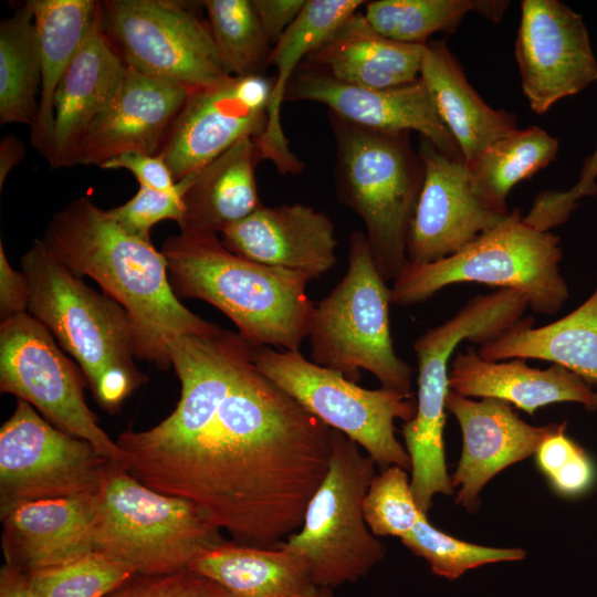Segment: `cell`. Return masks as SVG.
Segmentation results:
<instances>
[{
    "label": "cell",
    "instance_id": "6da1fadb",
    "mask_svg": "<svg viewBox=\"0 0 597 597\" xmlns=\"http://www.w3.org/2000/svg\"><path fill=\"white\" fill-rule=\"evenodd\" d=\"M332 431L253 364L196 434L126 455L123 467L196 503L232 542L279 547L302 527L327 473Z\"/></svg>",
    "mask_w": 597,
    "mask_h": 597
},
{
    "label": "cell",
    "instance_id": "7a4b0ae2",
    "mask_svg": "<svg viewBox=\"0 0 597 597\" xmlns=\"http://www.w3.org/2000/svg\"><path fill=\"white\" fill-rule=\"evenodd\" d=\"M41 240L72 273L92 277L125 308L134 325L139 359L168 369L169 345L175 338L212 336L222 329L180 303L169 282L166 259L150 240L126 232L85 196L57 211Z\"/></svg>",
    "mask_w": 597,
    "mask_h": 597
},
{
    "label": "cell",
    "instance_id": "3957f363",
    "mask_svg": "<svg viewBox=\"0 0 597 597\" xmlns=\"http://www.w3.org/2000/svg\"><path fill=\"white\" fill-rule=\"evenodd\" d=\"M176 296L213 305L252 346L300 352L315 304L306 274L268 266L229 251L213 233L171 235L161 248Z\"/></svg>",
    "mask_w": 597,
    "mask_h": 597
},
{
    "label": "cell",
    "instance_id": "277c9868",
    "mask_svg": "<svg viewBox=\"0 0 597 597\" xmlns=\"http://www.w3.org/2000/svg\"><path fill=\"white\" fill-rule=\"evenodd\" d=\"M21 271L29 283V313L77 360L100 407L118 412L147 381L134 363L136 335L128 313L72 273L41 239L22 255Z\"/></svg>",
    "mask_w": 597,
    "mask_h": 597
},
{
    "label": "cell",
    "instance_id": "5b68a950",
    "mask_svg": "<svg viewBox=\"0 0 597 597\" xmlns=\"http://www.w3.org/2000/svg\"><path fill=\"white\" fill-rule=\"evenodd\" d=\"M336 143L339 201L365 226L375 265L394 281L407 262V237L425 179L410 133L362 128L328 114Z\"/></svg>",
    "mask_w": 597,
    "mask_h": 597
},
{
    "label": "cell",
    "instance_id": "8992f818",
    "mask_svg": "<svg viewBox=\"0 0 597 597\" xmlns=\"http://www.w3.org/2000/svg\"><path fill=\"white\" fill-rule=\"evenodd\" d=\"M562 258L559 238L528 226L515 209L450 256L429 263L407 261L392 281L391 302L410 306L448 285L474 282L521 292L534 313L553 315L569 297Z\"/></svg>",
    "mask_w": 597,
    "mask_h": 597
},
{
    "label": "cell",
    "instance_id": "52a82bcc",
    "mask_svg": "<svg viewBox=\"0 0 597 597\" xmlns=\"http://www.w3.org/2000/svg\"><path fill=\"white\" fill-rule=\"evenodd\" d=\"M190 500L158 492L116 464L93 496L94 549L135 575L189 570L203 552L226 542Z\"/></svg>",
    "mask_w": 597,
    "mask_h": 597
},
{
    "label": "cell",
    "instance_id": "ba28073f",
    "mask_svg": "<svg viewBox=\"0 0 597 597\" xmlns=\"http://www.w3.org/2000/svg\"><path fill=\"white\" fill-rule=\"evenodd\" d=\"M526 308L525 295L514 290L476 295L413 343L418 362L416 413L404 423L401 433L411 461L412 495L425 514L434 495L454 491L443 444L450 357L463 341L482 345L496 338L523 318Z\"/></svg>",
    "mask_w": 597,
    "mask_h": 597
},
{
    "label": "cell",
    "instance_id": "9c48e42d",
    "mask_svg": "<svg viewBox=\"0 0 597 597\" xmlns=\"http://www.w3.org/2000/svg\"><path fill=\"white\" fill-rule=\"evenodd\" d=\"M391 289L379 274L366 234L349 235L348 266L331 293L315 305L308 336L311 360L357 383L360 370L381 387L412 397V369L394 348Z\"/></svg>",
    "mask_w": 597,
    "mask_h": 597
},
{
    "label": "cell",
    "instance_id": "30bf717a",
    "mask_svg": "<svg viewBox=\"0 0 597 597\" xmlns=\"http://www.w3.org/2000/svg\"><path fill=\"white\" fill-rule=\"evenodd\" d=\"M375 464L356 442L333 429L327 473L306 507L302 527L280 545L307 562L320 588L357 582L386 554L363 512Z\"/></svg>",
    "mask_w": 597,
    "mask_h": 597
},
{
    "label": "cell",
    "instance_id": "8fae6325",
    "mask_svg": "<svg viewBox=\"0 0 597 597\" xmlns=\"http://www.w3.org/2000/svg\"><path fill=\"white\" fill-rule=\"evenodd\" d=\"M252 362L310 413L356 442L383 470L411 469L410 457L395 436L396 419L408 422L415 417L411 398L384 387L363 388L300 352L253 346Z\"/></svg>",
    "mask_w": 597,
    "mask_h": 597
},
{
    "label": "cell",
    "instance_id": "7c38bea8",
    "mask_svg": "<svg viewBox=\"0 0 597 597\" xmlns=\"http://www.w3.org/2000/svg\"><path fill=\"white\" fill-rule=\"evenodd\" d=\"M118 463L18 399L0 429V515L38 500L92 498Z\"/></svg>",
    "mask_w": 597,
    "mask_h": 597
},
{
    "label": "cell",
    "instance_id": "4fadbf2b",
    "mask_svg": "<svg viewBox=\"0 0 597 597\" xmlns=\"http://www.w3.org/2000/svg\"><path fill=\"white\" fill-rule=\"evenodd\" d=\"M104 29L126 65L189 93L228 76L208 21L172 0H105Z\"/></svg>",
    "mask_w": 597,
    "mask_h": 597
},
{
    "label": "cell",
    "instance_id": "5bb4252c",
    "mask_svg": "<svg viewBox=\"0 0 597 597\" xmlns=\"http://www.w3.org/2000/svg\"><path fill=\"white\" fill-rule=\"evenodd\" d=\"M84 385L51 332L30 313L1 322V392L25 400L60 430L88 441L102 455L123 464L124 453L85 402Z\"/></svg>",
    "mask_w": 597,
    "mask_h": 597
},
{
    "label": "cell",
    "instance_id": "9a60e30c",
    "mask_svg": "<svg viewBox=\"0 0 597 597\" xmlns=\"http://www.w3.org/2000/svg\"><path fill=\"white\" fill-rule=\"evenodd\" d=\"M253 346L239 333L221 329L212 336L184 335L169 345L181 385L175 410L155 427L127 429L115 440L125 455L171 447L196 434L240 377L253 365Z\"/></svg>",
    "mask_w": 597,
    "mask_h": 597
},
{
    "label": "cell",
    "instance_id": "2e32d148",
    "mask_svg": "<svg viewBox=\"0 0 597 597\" xmlns=\"http://www.w3.org/2000/svg\"><path fill=\"white\" fill-rule=\"evenodd\" d=\"M271 90L264 75H228L190 92L158 153L176 182L238 142L259 138L266 128Z\"/></svg>",
    "mask_w": 597,
    "mask_h": 597
},
{
    "label": "cell",
    "instance_id": "e0dca14e",
    "mask_svg": "<svg viewBox=\"0 0 597 597\" xmlns=\"http://www.w3.org/2000/svg\"><path fill=\"white\" fill-rule=\"evenodd\" d=\"M515 57L522 90L536 114L597 81L584 19L558 0L522 1Z\"/></svg>",
    "mask_w": 597,
    "mask_h": 597
},
{
    "label": "cell",
    "instance_id": "ac0fdd59",
    "mask_svg": "<svg viewBox=\"0 0 597 597\" xmlns=\"http://www.w3.org/2000/svg\"><path fill=\"white\" fill-rule=\"evenodd\" d=\"M284 101L323 104L328 114L370 130L417 132L442 154L464 161L421 77L390 88L355 86L302 62L289 82Z\"/></svg>",
    "mask_w": 597,
    "mask_h": 597
},
{
    "label": "cell",
    "instance_id": "d6986e66",
    "mask_svg": "<svg viewBox=\"0 0 597 597\" xmlns=\"http://www.w3.org/2000/svg\"><path fill=\"white\" fill-rule=\"evenodd\" d=\"M418 151L425 179L407 237V261L434 262L450 256L486 231L502 216L476 193L464 161L439 151L422 138Z\"/></svg>",
    "mask_w": 597,
    "mask_h": 597
},
{
    "label": "cell",
    "instance_id": "ffe728a7",
    "mask_svg": "<svg viewBox=\"0 0 597 597\" xmlns=\"http://www.w3.org/2000/svg\"><path fill=\"white\" fill-rule=\"evenodd\" d=\"M446 409L458 420L463 437L461 458L450 476L453 488L460 486L455 502L471 513L479 509L482 488L500 471L535 454L558 426H532L504 400L476 401L452 390Z\"/></svg>",
    "mask_w": 597,
    "mask_h": 597
},
{
    "label": "cell",
    "instance_id": "44dd1931",
    "mask_svg": "<svg viewBox=\"0 0 597 597\" xmlns=\"http://www.w3.org/2000/svg\"><path fill=\"white\" fill-rule=\"evenodd\" d=\"M188 94L127 65L114 97L83 137L74 165L100 167L123 153L157 155Z\"/></svg>",
    "mask_w": 597,
    "mask_h": 597
},
{
    "label": "cell",
    "instance_id": "7402d4cb",
    "mask_svg": "<svg viewBox=\"0 0 597 597\" xmlns=\"http://www.w3.org/2000/svg\"><path fill=\"white\" fill-rule=\"evenodd\" d=\"M234 254L268 266L320 277L336 264L337 239L331 218L302 203L261 206L221 232Z\"/></svg>",
    "mask_w": 597,
    "mask_h": 597
},
{
    "label": "cell",
    "instance_id": "603a6c76",
    "mask_svg": "<svg viewBox=\"0 0 597 597\" xmlns=\"http://www.w3.org/2000/svg\"><path fill=\"white\" fill-rule=\"evenodd\" d=\"M126 67L101 12L54 94L53 135L45 157L52 168L74 165L83 137L114 97Z\"/></svg>",
    "mask_w": 597,
    "mask_h": 597
},
{
    "label": "cell",
    "instance_id": "cb8c5ba5",
    "mask_svg": "<svg viewBox=\"0 0 597 597\" xmlns=\"http://www.w3.org/2000/svg\"><path fill=\"white\" fill-rule=\"evenodd\" d=\"M0 519L4 563L29 575L95 552L93 496L27 502Z\"/></svg>",
    "mask_w": 597,
    "mask_h": 597
},
{
    "label": "cell",
    "instance_id": "d4e9b609",
    "mask_svg": "<svg viewBox=\"0 0 597 597\" xmlns=\"http://www.w3.org/2000/svg\"><path fill=\"white\" fill-rule=\"evenodd\" d=\"M449 388L468 398L501 399L530 415L556 402H577L589 411L597 410V391L569 369L556 364L534 368L522 358L491 362L472 346L458 353L449 366Z\"/></svg>",
    "mask_w": 597,
    "mask_h": 597
},
{
    "label": "cell",
    "instance_id": "484cf974",
    "mask_svg": "<svg viewBox=\"0 0 597 597\" xmlns=\"http://www.w3.org/2000/svg\"><path fill=\"white\" fill-rule=\"evenodd\" d=\"M423 49L384 36L357 11L303 62L346 84L390 88L420 77Z\"/></svg>",
    "mask_w": 597,
    "mask_h": 597
},
{
    "label": "cell",
    "instance_id": "4316f807",
    "mask_svg": "<svg viewBox=\"0 0 597 597\" xmlns=\"http://www.w3.org/2000/svg\"><path fill=\"white\" fill-rule=\"evenodd\" d=\"M363 3L362 0H306L298 18L272 48L269 65L275 67L276 76L272 80L268 124L254 142L261 160H271L281 175H298L305 167L291 150L281 124V105L289 82L305 57Z\"/></svg>",
    "mask_w": 597,
    "mask_h": 597
},
{
    "label": "cell",
    "instance_id": "83f0119b",
    "mask_svg": "<svg viewBox=\"0 0 597 597\" xmlns=\"http://www.w3.org/2000/svg\"><path fill=\"white\" fill-rule=\"evenodd\" d=\"M420 77L465 165L517 129L514 114L492 108L474 91L446 41L425 44Z\"/></svg>",
    "mask_w": 597,
    "mask_h": 597
},
{
    "label": "cell",
    "instance_id": "f1b7e54d",
    "mask_svg": "<svg viewBox=\"0 0 597 597\" xmlns=\"http://www.w3.org/2000/svg\"><path fill=\"white\" fill-rule=\"evenodd\" d=\"M259 161L254 139L244 138L195 171L177 222L180 232L221 233L259 209L262 206L255 181Z\"/></svg>",
    "mask_w": 597,
    "mask_h": 597
},
{
    "label": "cell",
    "instance_id": "f546056e",
    "mask_svg": "<svg viewBox=\"0 0 597 597\" xmlns=\"http://www.w3.org/2000/svg\"><path fill=\"white\" fill-rule=\"evenodd\" d=\"M189 570L222 586L231 597H318L307 562L283 547L226 541L199 555Z\"/></svg>",
    "mask_w": 597,
    "mask_h": 597
},
{
    "label": "cell",
    "instance_id": "4dcf8cb0",
    "mask_svg": "<svg viewBox=\"0 0 597 597\" xmlns=\"http://www.w3.org/2000/svg\"><path fill=\"white\" fill-rule=\"evenodd\" d=\"M476 352L491 362L548 360L597 384V286L584 303L558 321L534 327L532 316L523 317Z\"/></svg>",
    "mask_w": 597,
    "mask_h": 597
},
{
    "label": "cell",
    "instance_id": "1f68e13d",
    "mask_svg": "<svg viewBox=\"0 0 597 597\" xmlns=\"http://www.w3.org/2000/svg\"><path fill=\"white\" fill-rule=\"evenodd\" d=\"M38 36L41 87L31 144L46 157L54 125V94L102 12L95 0H29Z\"/></svg>",
    "mask_w": 597,
    "mask_h": 597
},
{
    "label": "cell",
    "instance_id": "d6a6232c",
    "mask_svg": "<svg viewBox=\"0 0 597 597\" xmlns=\"http://www.w3.org/2000/svg\"><path fill=\"white\" fill-rule=\"evenodd\" d=\"M558 140L538 126L516 129L490 145L467 165L479 197L507 216L506 197L520 181L547 167L557 156Z\"/></svg>",
    "mask_w": 597,
    "mask_h": 597
},
{
    "label": "cell",
    "instance_id": "836d02e7",
    "mask_svg": "<svg viewBox=\"0 0 597 597\" xmlns=\"http://www.w3.org/2000/svg\"><path fill=\"white\" fill-rule=\"evenodd\" d=\"M41 87L36 30L24 2L0 22V124H34Z\"/></svg>",
    "mask_w": 597,
    "mask_h": 597
},
{
    "label": "cell",
    "instance_id": "e575fe53",
    "mask_svg": "<svg viewBox=\"0 0 597 597\" xmlns=\"http://www.w3.org/2000/svg\"><path fill=\"white\" fill-rule=\"evenodd\" d=\"M509 1L502 0H377L365 2L367 21L384 36L425 45L437 32H453L473 11L500 22Z\"/></svg>",
    "mask_w": 597,
    "mask_h": 597
},
{
    "label": "cell",
    "instance_id": "d590c367",
    "mask_svg": "<svg viewBox=\"0 0 597 597\" xmlns=\"http://www.w3.org/2000/svg\"><path fill=\"white\" fill-rule=\"evenodd\" d=\"M219 59L232 76L264 75L272 45L252 0L201 2Z\"/></svg>",
    "mask_w": 597,
    "mask_h": 597
},
{
    "label": "cell",
    "instance_id": "8d00e7d4",
    "mask_svg": "<svg viewBox=\"0 0 597 597\" xmlns=\"http://www.w3.org/2000/svg\"><path fill=\"white\" fill-rule=\"evenodd\" d=\"M401 542L423 558L433 574L448 579H457L467 570L485 564L521 561L526 555L522 548L486 547L458 540L431 525L427 514Z\"/></svg>",
    "mask_w": 597,
    "mask_h": 597
},
{
    "label": "cell",
    "instance_id": "74e56055",
    "mask_svg": "<svg viewBox=\"0 0 597 597\" xmlns=\"http://www.w3.org/2000/svg\"><path fill=\"white\" fill-rule=\"evenodd\" d=\"M134 576L128 566L98 552L30 575L36 597H105Z\"/></svg>",
    "mask_w": 597,
    "mask_h": 597
},
{
    "label": "cell",
    "instance_id": "f35d334b",
    "mask_svg": "<svg viewBox=\"0 0 597 597\" xmlns=\"http://www.w3.org/2000/svg\"><path fill=\"white\" fill-rule=\"evenodd\" d=\"M407 470L388 467L375 475L363 501L367 526L375 536L408 535L425 514L412 495Z\"/></svg>",
    "mask_w": 597,
    "mask_h": 597
},
{
    "label": "cell",
    "instance_id": "ab89813d",
    "mask_svg": "<svg viewBox=\"0 0 597 597\" xmlns=\"http://www.w3.org/2000/svg\"><path fill=\"white\" fill-rule=\"evenodd\" d=\"M567 422L538 446L535 457L541 471L556 492L575 496L586 492L595 479V468L585 450L566 434Z\"/></svg>",
    "mask_w": 597,
    "mask_h": 597
},
{
    "label": "cell",
    "instance_id": "60d3db41",
    "mask_svg": "<svg viewBox=\"0 0 597 597\" xmlns=\"http://www.w3.org/2000/svg\"><path fill=\"white\" fill-rule=\"evenodd\" d=\"M193 177L195 172L177 181L171 191L139 186L137 192L124 205L106 211L126 232L143 240H150L149 231L153 226L163 220H180L184 196Z\"/></svg>",
    "mask_w": 597,
    "mask_h": 597
},
{
    "label": "cell",
    "instance_id": "b9f144b4",
    "mask_svg": "<svg viewBox=\"0 0 597 597\" xmlns=\"http://www.w3.org/2000/svg\"><path fill=\"white\" fill-rule=\"evenodd\" d=\"M105 597H231L219 584L190 570L136 575Z\"/></svg>",
    "mask_w": 597,
    "mask_h": 597
},
{
    "label": "cell",
    "instance_id": "7bdbcfd3",
    "mask_svg": "<svg viewBox=\"0 0 597 597\" xmlns=\"http://www.w3.org/2000/svg\"><path fill=\"white\" fill-rule=\"evenodd\" d=\"M102 169H126L137 179L139 186L171 191L177 182L160 155L123 153L100 166Z\"/></svg>",
    "mask_w": 597,
    "mask_h": 597
},
{
    "label": "cell",
    "instance_id": "ee69618b",
    "mask_svg": "<svg viewBox=\"0 0 597 597\" xmlns=\"http://www.w3.org/2000/svg\"><path fill=\"white\" fill-rule=\"evenodd\" d=\"M29 305V283L25 274L11 268L0 243V317L1 322L25 313Z\"/></svg>",
    "mask_w": 597,
    "mask_h": 597
},
{
    "label": "cell",
    "instance_id": "f6af8a7d",
    "mask_svg": "<svg viewBox=\"0 0 597 597\" xmlns=\"http://www.w3.org/2000/svg\"><path fill=\"white\" fill-rule=\"evenodd\" d=\"M262 28L274 46L301 14L305 0H252Z\"/></svg>",
    "mask_w": 597,
    "mask_h": 597
},
{
    "label": "cell",
    "instance_id": "bcb514c9",
    "mask_svg": "<svg viewBox=\"0 0 597 597\" xmlns=\"http://www.w3.org/2000/svg\"><path fill=\"white\" fill-rule=\"evenodd\" d=\"M597 195V146L593 154L588 156L580 169L577 182L568 190L558 191L561 201L573 209H576L578 201L585 197Z\"/></svg>",
    "mask_w": 597,
    "mask_h": 597
},
{
    "label": "cell",
    "instance_id": "7dc6e473",
    "mask_svg": "<svg viewBox=\"0 0 597 597\" xmlns=\"http://www.w3.org/2000/svg\"><path fill=\"white\" fill-rule=\"evenodd\" d=\"M0 597H36L30 575L3 563L0 569Z\"/></svg>",
    "mask_w": 597,
    "mask_h": 597
},
{
    "label": "cell",
    "instance_id": "c3c4849f",
    "mask_svg": "<svg viewBox=\"0 0 597 597\" xmlns=\"http://www.w3.org/2000/svg\"><path fill=\"white\" fill-rule=\"evenodd\" d=\"M25 155L24 144L14 135L8 134L0 143V189L10 171L20 164Z\"/></svg>",
    "mask_w": 597,
    "mask_h": 597
},
{
    "label": "cell",
    "instance_id": "681fc988",
    "mask_svg": "<svg viewBox=\"0 0 597 597\" xmlns=\"http://www.w3.org/2000/svg\"><path fill=\"white\" fill-rule=\"evenodd\" d=\"M318 597H337L333 589L329 588H320Z\"/></svg>",
    "mask_w": 597,
    "mask_h": 597
}]
</instances>
